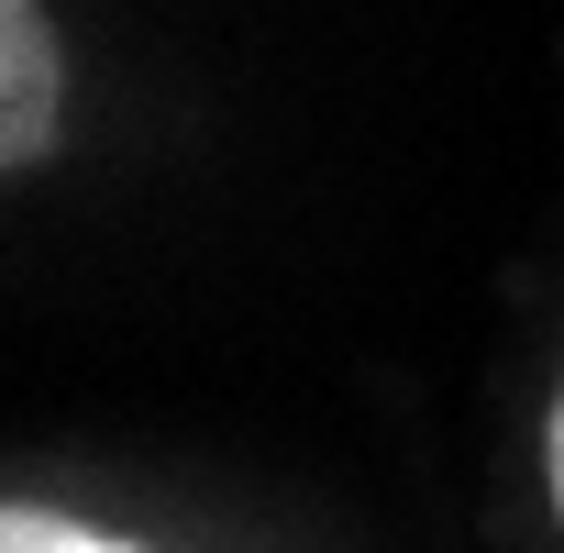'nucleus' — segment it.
<instances>
[{
	"label": "nucleus",
	"instance_id": "f03ea898",
	"mask_svg": "<svg viewBox=\"0 0 564 553\" xmlns=\"http://www.w3.org/2000/svg\"><path fill=\"white\" fill-rule=\"evenodd\" d=\"M0 553H155V542H122V531H100V520H67V509H12L0 520Z\"/></svg>",
	"mask_w": 564,
	"mask_h": 553
},
{
	"label": "nucleus",
	"instance_id": "7ed1b4c3",
	"mask_svg": "<svg viewBox=\"0 0 564 553\" xmlns=\"http://www.w3.org/2000/svg\"><path fill=\"white\" fill-rule=\"evenodd\" d=\"M542 487H553V520H564V388H553V421H542Z\"/></svg>",
	"mask_w": 564,
	"mask_h": 553
},
{
	"label": "nucleus",
	"instance_id": "f257e3e1",
	"mask_svg": "<svg viewBox=\"0 0 564 553\" xmlns=\"http://www.w3.org/2000/svg\"><path fill=\"white\" fill-rule=\"evenodd\" d=\"M56 122H67V89H56V23L45 0H0V166H45L56 155Z\"/></svg>",
	"mask_w": 564,
	"mask_h": 553
}]
</instances>
